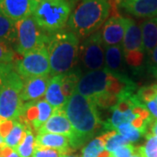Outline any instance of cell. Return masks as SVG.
Segmentation results:
<instances>
[{"instance_id":"obj_16","label":"cell","mask_w":157,"mask_h":157,"mask_svg":"<svg viewBox=\"0 0 157 157\" xmlns=\"http://www.w3.org/2000/svg\"><path fill=\"white\" fill-rule=\"evenodd\" d=\"M63 78L64 74L52 76L45 92V101L55 109H60L66 105L67 99L63 93Z\"/></svg>"},{"instance_id":"obj_40","label":"cell","mask_w":157,"mask_h":157,"mask_svg":"<svg viewBox=\"0 0 157 157\" xmlns=\"http://www.w3.org/2000/svg\"><path fill=\"white\" fill-rule=\"evenodd\" d=\"M4 144V138L0 135V145Z\"/></svg>"},{"instance_id":"obj_44","label":"cell","mask_w":157,"mask_h":157,"mask_svg":"<svg viewBox=\"0 0 157 157\" xmlns=\"http://www.w3.org/2000/svg\"><path fill=\"white\" fill-rule=\"evenodd\" d=\"M155 90H156V93H157V85H155Z\"/></svg>"},{"instance_id":"obj_11","label":"cell","mask_w":157,"mask_h":157,"mask_svg":"<svg viewBox=\"0 0 157 157\" xmlns=\"http://www.w3.org/2000/svg\"><path fill=\"white\" fill-rule=\"evenodd\" d=\"M43 133L65 135L69 138L71 146L75 140L74 129L63 108L55 109L52 116L49 118V120L39 128L38 134Z\"/></svg>"},{"instance_id":"obj_13","label":"cell","mask_w":157,"mask_h":157,"mask_svg":"<svg viewBox=\"0 0 157 157\" xmlns=\"http://www.w3.org/2000/svg\"><path fill=\"white\" fill-rule=\"evenodd\" d=\"M126 31V17L112 16L104 24L101 31V38L106 47L121 45Z\"/></svg>"},{"instance_id":"obj_1","label":"cell","mask_w":157,"mask_h":157,"mask_svg":"<svg viewBox=\"0 0 157 157\" xmlns=\"http://www.w3.org/2000/svg\"><path fill=\"white\" fill-rule=\"evenodd\" d=\"M63 110L75 132V140L72 144L73 147L82 145L103 125L94 102L78 93H74L68 99Z\"/></svg>"},{"instance_id":"obj_5","label":"cell","mask_w":157,"mask_h":157,"mask_svg":"<svg viewBox=\"0 0 157 157\" xmlns=\"http://www.w3.org/2000/svg\"><path fill=\"white\" fill-rule=\"evenodd\" d=\"M71 13L72 7L67 0H42L33 16L45 33L53 34L65 28Z\"/></svg>"},{"instance_id":"obj_15","label":"cell","mask_w":157,"mask_h":157,"mask_svg":"<svg viewBox=\"0 0 157 157\" xmlns=\"http://www.w3.org/2000/svg\"><path fill=\"white\" fill-rule=\"evenodd\" d=\"M120 5L137 17H157V0H126Z\"/></svg>"},{"instance_id":"obj_23","label":"cell","mask_w":157,"mask_h":157,"mask_svg":"<svg viewBox=\"0 0 157 157\" xmlns=\"http://www.w3.org/2000/svg\"><path fill=\"white\" fill-rule=\"evenodd\" d=\"M100 137L105 144V149L110 153L115 151L120 147L129 143V141L126 138H124L122 135H121L114 131L104 134Z\"/></svg>"},{"instance_id":"obj_22","label":"cell","mask_w":157,"mask_h":157,"mask_svg":"<svg viewBox=\"0 0 157 157\" xmlns=\"http://www.w3.org/2000/svg\"><path fill=\"white\" fill-rule=\"evenodd\" d=\"M25 136L15 149L19 157H32L35 149V138L30 126H25Z\"/></svg>"},{"instance_id":"obj_32","label":"cell","mask_w":157,"mask_h":157,"mask_svg":"<svg viewBox=\"0 0 157 157\" xmlns=\"http://www.w3.org/2000/svg\"><path fill=\"white\" fill-rule=\"evenodd\" d=\"M136 151L135 147L131 143L120 147L115 151L111 152L109 157H131Z\"/></svg>"},{"instance_id":"obj_7","label":"cell","mask_w":157,"mask_h":157,"mask_svg":"<svg viewBox=\"0 0 157 157\" xmlns=\"http://www.w3.org/2000/svg\"><path fill=\"white\" fill-rule=\"evenodd\" d=\"M17 52L22 56L46 46L49 37L37 24L33 15L16 22Z\"/></svg>"},{"instance_id":"obj_20","label":"cell","mask_w":157,"mask_h":157,"mask_svg":"<svg viewBox=\"0 0 157 157\" xmlns=\"http://www.w3.org/2000/svg\"><path fill=\"white\" fill-rule=\"evenodd\" d=\"M0 40L8 44L17 42L16 23L0 12Z\"/></svg>"},{"instance_id":"obj_37","label":"cell","mask_w":157,"mask_h":157,"mask_svg":"<svg viewBox=\"0 0 157 157\" xmlns=\"http://www.w3.org/2000/svg\"><path fill=\"white\" fill-rule=\"evenodd\" d=\"M149 127H150V133H147V134L157 137V119H154V121H152Z\"/></svg>"},{"instance_id":"obj_18","label":"cell","mask_w":157,"mask_h":157,"mask_svg":"<svg viewBox=\"0 0 157 157\" xmlns=\"http://www.w3.org/2000/svg\"><path fill=\"white\" fill-rule=\"evenodd\" d=\"M70 140L67 136L51 133L38 134L35 138V147L56 149L66 155L69 151Z\"/></svg>"},{"instance_id":"obj_3","label":"cell","mask_w":157,"mask_h":157,"mask_svg":"<svg viewBox=\"0 0 157 157\" xmlns=\"http://www.w3.org/2000/svg\"><path fill=\"white\" fill-rule=\"evenodd\" d=\"M78 38L72 32L59 31L52 34L46 48L50 58V74L69 73L78 60Z\"/></svg>"},{"instance_id":"obj_31","label":"cell","mask_w":157,"mask_h":157,"mask_svg":"<svg viewBox=\"0 0 157 157\" xmlns=\"http://www.w3.org/2000/svg\"><path fill=\"white\" fill-rule=\"evenodd\" d=\"M64 155H64L63 153L58 151L56 149L35 147L32 157H63Z\"/></svg>"},{"instance_id":"obj_36","label":"cell","mask_w":157,"mask_h":157,"mask_svg":"<svg viewBox=\"0 0 157 157\" xmlns=\"http://www.w3.org/2000/svg\"><path fill=\"white\" fill-rule=\"evenodd\" d=\"M145 105H146L147 108L148 109V111L152 114V116L157 119V94L153 101L146 102Z\"/></svg>"},{"instance_id":"obj_28","label":"cell","mask_w":157,"mask_h":157,"mask_svg":"<svg viewBox=\"0 0 157 157\" xmlns=\"http://www.w3.org/2000/svg\"><path fill=\"white\" fill-rule=\"evenodd\" d=\"M103 150H105V144L101 137H98L83 148L82 157H98Z\"/></svg>"},{"instance_id":"obj_38","label":"cell","mask_w":157,"mask_h":157,"mask_svg":"<svg viewBox=\"0 0 157 157\" xmlns=\"http://www.w3.org/2000/svg\"><path fill=\"white\" fill-rule=\"evenodd\" d=\"M6 157H19V156H18V155L17 154V152L13 150V151L11 152V153H10V154H9V155H8Z\"/></svg>"},{"instance_id":"obj_41","label":"cell","mask_w":157,"mask_h":157,"mask_svg":"<svg viewBox=\"0 0 157 157\" xmlns=\"http://www.w3.org/2000/svg\"><path fill=\"white\" fill-rule=\"evenodd\" d=\"M33 1L35 2V3H36V4H37V5H39V3H40V2H41L42 0H33Z\"/></svg>"},{"instance_id":"obj_27","label":"cell","mask_w":157,"mask_h":157,"mask_svg":"<svg viewBox=\"0 0 157 157\" xmlns=\"http://www.w3.org/2000/svg\"><path fill=\"white\" fill-rule=\"evenodd\" d=\"M118 134L122 135L124 138H126L129 142H135L141 137V133L131 123L121 124L117 129Z\"/></svg>"},{"instance_id":"obj_26","label":"cell","mask_w":157,"mask_h":157,"mask_svg":"<svg viewBox=\"0 0 157 157\" xmlns=\"http://www.w3.org/2000/svg\"><path fill=\"white\" fill-rule=\"evenodd\" d=\"M147 141L137 150L140 157H157V137L147 134Z\"/></svg>"},{"instance_id":"obj_21","label":"cell","mask_w":157,"mask_h":157,"mask_svg":"<svg viewBox=\"0 0 157 157\" xmlns=\"http://www.w3.org/2000/svg\"><path fill=\"white\" fill-rule=\"evenodd\" d=\"M25 131H26V127L21 122H19L18 121H16L11 132L4 139V143L15 151V149L25 138Z\"/></svg>"},{"instance_id":"obj_33","label":"cell","mask_w":157,"mask_h":157,"mask_svg":"<svg viewBox=\"0 0 157 157\" xmlns=\"http://www.w3.org/2000/svg\"><path fill=\"white\" fill-rule=\"evenodd\" d=\"M15 122H16V121H11V120L0 121V135L4 139L11 132V130L13 128Z\"/></svg>"},{"instance_id":"obj_39","label":"cell","mask_w":157,"mask_h":157,"mask_svg":"<svg viewBox=\"0 0 157 157\" xmlns=\"http://www.w3.org/2000/svg\"><path fill=\"white\" fill-rule=\"evenodd\" d=\"M131 157H140V154H139L138 150H137V152H135V153H134V155H133Z\"/></svg>"},{"instance_id":"obj_12","label":"cell","mask_w":157,"mask_h":157,"mask_svg":"<svg viewBox=\"0 0 157 157\" xmlns=\"http://www.w3.org/2000/svg\"><path fill=\"white\" fill-rule=\"evenodd\" d=\"M37 6L33 0H0V12L15 23L33 15Z\"/></svg>"},{"instance_id":"obj_10","label":"cell","mask_w":157,"mask_h":157,"mask_svg":"<svg viewBox=\"0 0 157 157\" xmlns=\"http://www.w3.org/2000/svg\"><path fill=\"white\" fill-rule=\"evenodd\" d=\"M50 58L46 46L33 51L16 62V72L23 78L50 74Z\"/></svg>"},{"instance_id":"obj_17","label":"cell","mask_w":157,"mask_h":157,"mask_svg":"<svg viewBox=\"0 0 157 157\" xmlns=\"http://www.w3.org/2000/svg\"><path fill=\"white\" fill-rule=\"evenodd\" d=\"M121 45L107 46L105 52V68L116 77H122L125 64Z\"/></svg>"},{"instance_id":"obj_34","label":"cell","mask_w":157,"mask_h":157,"mask_svg":"<svg viewBox=\"0 0 157 157\" xmlns=\"http://www.w3.org/2000/svg\"><path fill=\"white\" fill-rule=\"evenodd\" d=\"M12 70H13L12 64H8V65L0 64V86H1V85L3 84L6 75L10 72H11Z\"/></svg>"},{"instance_id":"obj_29","label":"cell","mask_w":157,"mask_h":157,"mask_svg":"<svg viewBox=\"0 0 157 157\" xmlns=\"http://www.w3.org/2000/svg\"><path fill=\"white\" fill-rule=\"evenodd\" d=\"M14 52L10 44L0 40V64H12Z\"/></svg>"},{"instance_id":"obj_19","label":"cell","mask_w":157,"mask_h":157,"mask_svg":"<svg viewBox=\"0 0 157 157\" xmlns=\"http://www.w3.org/2000/svg\"><path fill=\"white\" fill-rule=\"evenodd\" d=\"M144 53L151 55L157 45V17H150L140 24Z\"/></svg>"},{"instance_id":"obj_4","label":"cell","mask_w":157,"mask_h":157,"mask_svg":"<svg viewBox=\"0 0 157 157\" xmlns=\"http://www.w3.org/2000/svg\"><path fill=\"white\" fill-rule=\"evenodd\" d=\"M127 86L125 78H117L103 68L83 74L76 86L75 93L94 100L106 93L117 95Z\"/></svg>"},{"instance_id":"obj_2","label":"cell","mask_w":157,"mask_h":157,"mask_svg":"<svg viewBox=\"0 0 157 157\" xmlns=\"http://www.w3.org/2000/svg\"><path fill=\"white\" fill-rule=\"evenodd\" d=\"M110 9L109 0H81L69 17L68 28L78 39L87 38L106 22Z\"/></svg>"},{"instance_id":"obj_35","label":"cell","mask_w":157,"mask_h":157,"mask_svg":"<svg viewBox=\"0 0 157 157\" xmlns=\"http://www.w3.org/2000/svg\"><path fill=\"white\" fill-rule=\"evenodd\" d=\"M149 70L155 76H157V45L151 54Z\"/></svg>"},{"instance_id":"obj_25","label":"cell","mask_w":157,"mask_h":157,"mask_svg":"<svg viewBox=\"0 0 157 157\" xmlns=\"http://www.w3.org/2000/svg\"><path fill=\"white\" fill-rule=\"evenodd\" d=\"M113 114L111 119H109L107 122L103 123L104 128L108 129V130H114L117 129L121 124L130 123L128 114L127 113H121L117 109H112Z\"/></svg>"},{"instance_id":"obj_14","label":"cell","mask_w":157,"mask_h":157,"mask_svg":"<svg viewBox=\"0 0 157 157\" xmlns=\"http://www.w3.org/2000/svg\"><path fill=\"white\" fill-rule=\"evenodd\" d=\"M24 81V87L21 92L23 101H34L39 100L45 94L46 88L49 83V75L25 78Z\"/></svg>"},{"instance_id":"obj_9","label":"cell","mask_w":157,"mask_h":157,"mask_svg":"<svg viewBox=\"0 0 157 157\" xmlns=\"http://www.w3.org/2000/svg\"><path fill=\"white\" fill-rule=\"evenodd\" d=\"M125 62L134 67H140L143 59V44L140 25L132 18L126 17V31L122 41Z\"/></svg>"},{"instance_id":"obj_6","label":"cell","mask_w":157,"mask_h":157,"mask_svg":"<svg viewBox=\"0 0 157 157\" xmlns=\"http://www.w3.org/2000/svg\"><path fill=\"white\" fill-rule=\"evenodd\" d=\"M24 78L16 72L11 71L6 75L0 86V121H17L23 109L21 92Z\"/></svg>"},{"instance_id":"obj_8","label":"cell","mask_w":157,"mask_h":157,"mask_svg":"<svg viewBox=\"0 0 157 157\" xmlns=\"http://www.w3.org/2000/svg\"><path fill=\"white\" fill-rule=\"evenodd\" d=\"M105 48L101 31H97L85 39L79 47L78 59L86 73L103 69L105 66Z\"/></svg>"},{"instance_id":"obj_30","label":"cell","mask_w":157,"mask_h":157,"mask_svg":"<svg viewBox=\"0 0 157 157\" xmlns=\"http://www.w3.org/2000/svg\"><path fill=\"white\" fill-rule=\"evenodd\" d=\"M157 93L155 90V86H143L137 92V97L139 98L142 103H146L148 101H153L155 99V97L156 96Z\"/></svg>"},{"instance_id":"obj_42","label":"cell","mask_w":157,"mask_h":157,"mask_svg":"<svg viewBox=\"0 0 157 157\" xmlns=\"http://www.w3.org/2000/svg\"><path fill=\"white\" fill-rule=\"evenodd\" d=\"M117 2H119V4H121V3H122L124 1H126V0H116Z\"/></svg>"},{"instance_id":"obj_24","label":"cell","mask_w":157,"mask_h":157,"mask_svg":"<svg viewBox=\"0 0 157 157\" xmlns=\"http://www.w3.org/2000/svg\"><path fill=\"white\" fill-rule=\"evenodd\" d=\"M37 106H38V109H39V115H38L37 120L34 121L32 123V125H33L34 128L39 131V128L52 116V114L54 112V108L52 107L45 100L38 101Z\"/></svg>"},{"instance_id":"obj_43","label":"cell","mask_w":157,"mask_h":157,"mask_svg":"<svg viewBox=\"0 0 157 157\" xmlns=\"http://www.w3.org/2000/svg\"><path fill=\"white\" fill-rule=\"evenodd\" d=\"M63 157H75V156H72V155H64Z\"/></svg>"}]
</instances>
